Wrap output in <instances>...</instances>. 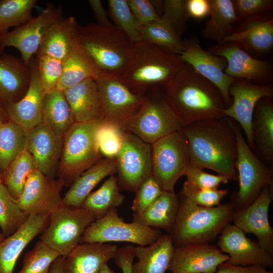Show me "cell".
I'll use <instances>...</instances> for the list:
<instances>
[{
	"label": "cell",
	"instance_id": "obj_1",
	"mask_svg": "<svg viewBox=\"0 0 273 273\" xmlns=\"http://www.w3.org/2000/svg\"><path fill=\"white\" fill-rule=\"evenodd\" d=\"M160 90L183 127L226 117L228 106L219 89L187 63Z\"/></svg>",
	"mask_w": 273,
	"mask_h": 273
},
{
	"label": "cell",
	"instance_id": "obj_2",
	"mask_svg": "<svg viewBox=\"0 0 273 273\" xmlns=\"http://www.w3.org/2000/svg\"><path fill=\"white\" fill-rule=\"evenodd\" d=\"M193 164L237 180V144L234 120L225 117L201 120L182 127Z\"/></svg>",
	"mask_w": 273,
	"mask_h": 273
},
{
	"label": "cell",
	"instance_id": "obj_3",
	"mask_svg": "<svg viewBox=\"0 0 273 273\" xmlns=\"http://www.w3.org/2000/svg\"><path fill=\"white\" fill-rule=\"evenodd\" d=\"M185 65L179 55L141 40L133 44L129 63L117 78L134 93L146 96L161 89Z\"/></svg>",
	"mask_w": 273,
	"mask_h": 273
},
{
	"label": "cell",
	"instance_id": "obj_4",
	"mask_svg": "<svg viewBox=\"0 0 273 273\" xmlns=\"http://www.w3.org/2000/svg\"><path fill=\"white\" fill-rule=\"evenodd\" d=\"M77 33L78 44L101 76L117 78L121 75L129 63L133 47L123 32L115 26L107 28L90 23L78 24Z\"/></svg>",
	"mask_w": 273,
	"mask_h": 273
},
{
	"label": "cell",
	"instance_id": "obj_5",
	"mask_svg": "<svg viewBox=\"0 0 273 273\" xmlns=\"http://www.w3.org/2000/svg\"><path fill=\"white\" fill-rule=\"evenodd\" d=\"M178 198V211L170 234L175 247L210 243L232 220L235 210L232 202L206 207L198 205L179 194Z\"/></svg>",
	"mask_w": 273,
	"mask_h": 273
},
{
	"label": "cell",
	"instance_id": "obj_6",
	"mask_svg": "<svg viewBox=\"0 0 273 273\" xmlns=\"http://www.w3.org/2000/svg\"><path fill=\"white\" fill-rule=\"evenodd\" d=\"M102 121L74 123L63 137L57 176L70 186L83 172L102 159L97 133Z\"/></svg>",
	"mask_w": 273,
	"mask_h": 273
},
{
	"label": "cell",
	"instance_id": "obj_7",
	"mask_svg": "<svg viewBox=\"0 0 273 273\" xmlns=\"http://www.w3.org/2000/svg\"><path fill=\"white\" fill-rule=\"evenodd\" d=\"M151 145L152 175L163 191H174L176 182L193 164L187 138L180 130Z\"/></svg>",
	"mask_w": 273,
	"mask_h": 273
},
{
	"label": "cell",
	"instance_id": "obj_8",
	"mask_svg": "<svg viewBox=\"0 0 273 273\" xmlns=\"http://www.w3.org/2000/svg\"><path fill=\"white\" fill-rule=\"evenodd\" d=\"M182 126L168 104L160 89L146 95L139 111L124 125L122 130L152 144Z\"/></svg>",
	"mask_w": 273,
	"mask_h": 273
},
{
	"label": "cell",
	"instance_id": "obj_9",
	"mask_svg": "<svg viewBox=\"0 0 273 273\" xmlns=\"http://www.w3.org/2000/svg\"><path fill=\"white\" fill-rule=\"evenodd\" d=\"M237 144L236 168L239 189L232 202L235 209L251 204L266 186H273V168L266 165L248 146L240 125L234 120Z\"/></svg>",
	"mask_w": 273,
	"mask_h": 273
},
{
	"label": "cell",
	"instance_id": "obj_10",
	"mask_svg": "<svg viewBox=\"0 0 273 273\" xmlns=\"http://www.w3.org/2000/svg\"><path fill=\"white\" fill-rule=\"evenodd\" d=\"M94 220L88 210L63 204L50 215L49 224L40 240L66 257L80 244L85 231Z\"/></svg>",
	"mask_w": 273,
	"mask_h": 273
},
{
	"label": "cell",
	"instance_id": "obj_11",
	"mask_svg": "<svg viewBox=\"0 0 273 273\" xmlns=\"http://www.w3.org/2000/svg\"><path fill=\"white\" fill-rule=\"evenodd\" d=\"M162 234L161 230L132 221L126 222L119 215L117 208L110 209L87 228L80 243L128 242L138 246L149 245Z\"/></svg>",
	"mask_w": 273,
	"mask_h": 273
},
{
	"label": "cell",
	"instance_id": "obj_12",
	"mask_svg": "<svg viewBox=\"0 0 273 273\" xmlns=\"http://www.w3.org/2000/svg\"><path fill=\"white\" fill-rule=\"evenodd\" d=\"M61 5L47 4L46 8L37 16L0 35V49L4 51L8 47H14L20 53L21 59L27 66L36 55L41 41L52 26L62 18Z\"/></svg>",
	"mask_w": 273,
	"mask_h": 273
},
{
	"label": "cell",
	"instance_id": "obj_13",
	"mask_svg": "<svg viewBox=\"0 0 273 273\" xmlns=\"http://www.w3.org/2000/svg\"><path fill=\"white\" fill-rule=\"evenodd\" d=\"M115 161L120 189L135 192L139 185L152 175L151 145L124 131Z\"/></svg>",
	"mask_w": 273,
	"mask_h": 273
},
{
	"label": "cell",
	"instance_id": "obj_14",
	"mask_svg": "<svg viewBox=\"0 0 273 273\" xmlns=\"http://www.w3.org/2000/svg\"><path fill=\"white\" fill-rule=\"evenodd\" d=\"M96 81L102 102L103 121L122 129L140 109L146 96L134 93L117 77L101 76Z\"/></svg>",
	"mask_w": 273,
	"mask_h": 273
},
{
	"label": "cell",
	"instance_id": "obj_15",
	"mask_svg": "<svg viewBox=\"0 0 273 273\" xmlns=\"http://www.w3.org/2000/svg\"><path fill=\"white\" fill-rule=\"evenodd\" d=\"M232 103L224 111L226 117L235 121L243 130L246 141L253 152L252 120L257 102L262 98H273L272 84H258L236 79L229 88Z\"/></svg>",
	"mask_w": 273,
	"mask_h": 273
},
{
	"label": "cell",
	"instance_id": "obj_16",
	"mask_svg": "<svg viewBox=\"0 0 273 273\" xmlns=\"http://www.w3.org/2000/svg\"><path fill=\"white\" fill-rule=\"evenodd\" d=\"M208 51L226 59L225 73L228 76L258 84H271L273 72L271 62L254 58L236 42L225 41L210 46Z\"/></svg>",
	"mask_w": 273,
	"mask_h": 273
},
{
	"label": "cell",
	"instance_id": "obj_17",
	"mask_svg": "<svg viewBox=\"0 0 273 273\" xmlns=\"http://www.w3.org/2000/svg\"><path fill=\"white\" fill-rule=\"evenodd\" d=\"M64 186L62 179L50 178L36 169L29 175L18 204L28 216L50 215L63 204L60 192Z\"/></svg>",
	"mask_w": 273,
	"mask_h": 273
},
{
	"label": "cell",
	"instance_id": "obj_18",
	"mask_svg": "<svg viewBox=\"0 0 273 273\" xmlns=\"http://www.w3.org/2000/svg\"><path fill=\"white\" fill-rule=\"evenodd\" d=\"M272 200V186H266L249 205L235 209L232 221L245 234L254 235L258 244L273 255V229L268 218Z\"/></svg>",
	"mask_w": 273,
	"mask_h": 273
},
{
	"label": "cell",
	"instance_id": "obj_19",
	"mask_svg": "<svg viewBox=\"0 0 273 273\" xmlns=\"http://www.w3.org/2000/svg\"><path fill=\"white\" fill-rule=\"evenodd\" d=\"M184 43L185 50L180 55L183 61L219 89L229 107L232 103L229 88L236 79L225 73L226 59L204 49L196 36L187 39Z\"/></svg>",
	"mask_w": 273,
	"mask_h": 273
},
{
	"label": "cell",
	"instance_id": "obj_20",
	"mask_svg": "<svg viewBox=\"0 0 273 273\" xmlns=\"http://www.w3.org/2000/svg\"><path fill=\"white\" fill-rule=\"evenodd\" d=\"M218 249L227 254L226 263L235 265H261L273 267V255L263 249L257 242L252 241L240 229L231 223L219 234Z\"/></svg>",
	"mask_w": 273,
	"mask_h": 273
},
{
	"label": "cell",
	"instance_id": "obj_21",
	"mask_svg": "<svg viewBox=\"0 0 273 273\" xmlns=\"http://www.w3.org/2000/svg\"><path fill=\"white\" fill-rule=\"evenodd\" d=\"M229 256L210 243L175 247L168 270L171 273H215Z\"/></svg>",
	"mask_w": 273,
	"mask_h": 273
},
{
	"label": "cell",
	"instance_id": "obj_22",
	"mask_svg": "<svg viewBox=\"0 0 273 273\" xmlns=\"http://www.w3.org/2000/svg\"><path fill=\"white\" fill-rule=\"evenodd\" d=\"M62 149L63 137L43 122L26 130V150L32 156L36 169L50 178L57 175Z\"/></svg>",
	"mask_w": 273,
	"mask_h": 273
},
{
	"label": "cell",
	"instance_id": "obj_23",
	"mask_svg": "<svg viewBox=\"0 0 273 273\" xmlns=\"http://www.w3.org/2000/svg\"><path fill=\"white\" fill-rule=\"evenodd\" d=\"M31 79L25 95L19 101L4 108L10 120L28 130L42 122L41 109L45 94L35 58L29 64Z\"/></svg>",
	"mask_w": 273,
	"mask_h": 273
},
{
	"label": "cell",
	"instance_id": "obj_24",
	"mask_svg": "<svg viewBox=\"0 0 273 273\" xmlns=\"http://www.w3.org/2000/svg\"><path fill=\"white\" fill-rule=\"evenodd\" d=\"M49 219L48 215H30L19 230L0 243V273H13L17 260L24 248L43 232Z\"/></svg>",
	"mask_w": 273,
	"mask_h": 273
},
{
	"label": "cell",
	"instance_id": "obj_25",
	"mask_svg": "<svg viewBox=\"0 0 273 273\" xmlns=\"http://www.w3.org/2000/svg\"><path fill=\"white\" fill-rule=\"evenodd\" d=\"M30 79L29 66L21 59L4 53L0 55V104L4 108L22 98Z\"/></svg>",
	"mask_w": 273,
	"mask_h": 273
},
{
	"label": "cell",
	"instance_id": "obj_26",
	"mask_svg": "<svg viewBox=\"0 0 273 273\" xmlns=\"http://www.w3.org/2000/svg\"><path fill=\"white\" fill-rule=\"evenodd\" d=\"M117 249L108 243H80L65 257L63 273H99L114 258Z\"/></svg>",
	"mask_w": 273,
	"mask_h": 273
},
{
	"label": "cell",
	"instance_id": "obj_27",
	"mask_svg": "<svg viewBox=\"0 0 273 273\" xmlns=\"http://www.w3.org/2000/svg\"><path fill=\"white\" fill-rule=\"evenodd\" d=\"M63 92L71 107L74 123L103 121L102 102L96 80L87 79Z\"/></svg>",
	"mask_w": 273,
	"mask_h": 273
},
{
	"label": "cell",
	"instance_id": "obj_28",
	"mask_svg": "<svg viewBox=\"0 0 273 273\" xmlns=\"http://www.w3.org/2000/svg\"><path fill=\"white\" fill-rule=\"evenodd\" d=\"M253 152L267 166L273 168V102L262 98L257 102L252 120Z\"/></svg>",
	"mask_w": 273,
	"mask_h": 273
},
{
	"label": "cell",
	"instance_id": "obj_29",
	"mask_svg": "<svg viewBox=\"0 0 273 273\" xmlns=\"http://www.w3.org/2000/svg\"><path fill=\"white\" fill-rule=\"evenodd\" d=\"M78 25L72 16L58 20L44 35L36 56L48 55L64 61L78 44Z\"/></svg>",
	"mask_w": 273,
	"mask_h": 273
},
{
	"label": "cell",
	"instance_id": "obj_30",
	"mask_svg": "<svg viewBox=\"0 0 273 273\" xmlns=\"http://www.w3.org/2000/svg\"><path fill=\"white\" fill-rule=\"evenodd\" d=\"M174 248L169 234H162L149 245L134 246V257L138 261L133 262L131 273H165Z\"/></svg>",
	"mask_w": 273,
	"mask_h": 273
},
{
	"label": "cell",
	"instance_id": "obj_31",
	"mask_svg": "<svg viewBox=\"0 0 273 273\" xmlns=\"http://www.w3.org/2000/svg\"><path fill=\"white\" fill-rule=\"evenodd\" d=\"M179 198L174 191H163L161 195L143 211L133 213L132 221L169 234L175 224Z\"/></svg>",
	"mask_w": 273,
	"mask_h": 273
},
{
	"label": "cell",
	"instance_id": "obj_32",
	"mask_svg": "<svg viewBox=\"0 0 273 273\" xmlns=\"http://www.w3.org/2000/svg\"><path fill=\"white\" fill-rule=\"evenodd\" d=\"M116 173L115 158H102L83 172L70 186L63 204L80 207L94 188L107 176Z\"/></svg>",
	"mask_w": 273,
	"mask_h": 273
},
{
	"label": "cell",
	"instance_id": "obj_33",
	"mask_svg": "<svg viewBox=\"0 0 273 273\" xmlns=\"http://www.w3.org/2000/svg\"><path fill=\"white\" fill-rule=\"evenodd\" d=\"M225 41L236 42L247 52L266 54L273 47L272 18L257 20L242 24L240 29L226 38L224 41Z\"/></svg>",
	"mask_w": 273,
	"mask_h": 273
},
{
	"label": "cell",
	"instance_id": "obj_34",
	"mask_svg": "<svg viewBox=\"0 0 273 273\" xmlns=\"http://www.w3.org/2000/svg\"><path fill=\"white\" fill-rule=\"evenodd\" d=\"M41 117L42 122L60 137H63L74 123L71 107L63 90L56 87L45 93Z\"/></svg>",
	"mask_w": 273,
	"mask_h": 273
},
{
	"label": "cell",
	"instance_id": "obj_35",
	"mask_svg": "<svg viewBox=\"0 0 273 273\" xmlns=\"http://www.w3.org/2000/svg\"><path fill=\"white\" fill-rule=\"evenodd\" d=\"M209 18L202 30L203 36L220 43L234 32L237 18L232 0H209Z\"/></svg>",
	"mask_w": 273,
	"mask_h": 273
},
{
	"label": "cell",
	"instance_id": "obj_36",
	"mask_svg": "<svg viewBox=\"0 0 273 273\" xmlns=\"http://www.w3.org/2000/svg\"><path fill=\"white\" fill-rule=\"evenodd\" d=\"M101 75L78 43L63 61L61 77L57 88L64 90L87 79L97 80Z\"/></svg>",
	"mask_w": 273,
	"mask_h": 273
},
{
	"label": "cell",
	"instance_id": "obj_37",
	"mask_svg": "<svg viewBox=\"0 0 273 273\" xmlns=\"http://www.w3.org/2000/svg\"><path fill=\"white\" fill-rule=\"evenodd\" d=\"M120 189L117 176L111 175L87 197L80 207L90 212L95 220L100 219L110 209L117 208L123 203L125 196Z\"/></svg>",
	"mask_w": 273,
	"mask_h": 273
},
{
	"label": "cell",
	"instance_id": "obj_38",
	"mask_svg": "<svg viewBox=\"0 0 273 273\" xmlns=\"http://www.w3.org/2000/svg\"><path fill=\"white\" fill-rule=\"evenodd\" d=\"M35 170L32 156L25 150L1 173L2 183L16 200L21 196L29 175Z\"/></svg>",
	"mask_w": 273,
	"mask_h": 273
},
{
	"label": "cell",
	"instance_id": "obj_39",
	"mask_svg": "<svg viewBox=\"0 0 273 273\" xmlns=\"http://www.w3.org/2000/svg\"><path fill=\"white\" fill-rule=\"evenodd\" d=\"M26 132L10 120L0 125V172L26 150Z\"/></svg>",
	"mask_w": 273,
	"mask_h": 273
},
{
	"label": "cell",
	"instance_id": "obj_40",
	"mask_svg": "<svg viewBox=\"0 0 273 273\" xmlns=\"http://www.w3.org/2000/svg\"><path fill=\"white\" fill-rule=\"evenodd\" d=\"M140 33L141 40L163 48L175 54L180 55L185 50L184 40L161 19L141 26Z\"/></svg>",
	"mask_w": 273,
	"mask_h": 273
},
{
	"label": "cell",
	"instance_id": "obj_41",
	"mask_svg": "<svg viewBox=\"0 0 273 273\" xmlns=\"http://www.w3.org/2000/svg\"><path fill=\"white\" fill-rule=\"evenodd\" d=\"M29 216L20 208L6 186L0 183V229L5 238L15 233Z\"/></svg>",
	"mask_w": 273,
	"mask_h": 273
},
{
	"label": "cell",
	"instance_id": "obj_42",
	"mask_svg": "<svg viewBox=\"0 0 273 273\" xmlns=\"http://www.w3.org/2000/svg\"><path fill=\"white\" fill-rule=\"evenodd\" d=\"M37 0H0V35L18 27L33 16Z\"/></svg>",
	"mask_w": 273,
	"mask_h": 273
},
{
	"label": "cell",
	"instance_id": "obj_43",
	"mask_svg": "<svg viewBox=\"0 0 273 273\" xmlns=\"http://www.w3.org/2000/svg\"><path fill=\"white\" fill-rule=\"evenodd\" d=\"M108 7L114 25L133 44L141 41L140 26L130 9L127 0H109Z\"/></svg>",
	"mask_w": 273,
	"mask_h": 273
},
{
	"label": "cell",
	"instance_id": "obj_44",
	"mask_svg": "<svg viewBox=\"0 0 273 273\" xmlns=\"http://www.w3.org/2000/svg\"><path fill=\"white\" fill-rule=\"evenodd\" d=\"M60 254L40 240L24 256L23 265L18 273H49L53 262Z\"/></svg>",
	"mask_w": 273,
	"mask_h": 273
},
{
	"label": "cell",
	"instance_id": "obj_45",
	"mask_svg": "<svg viewBox=\"0 0 273 273\" xmlns=\"http://www.w3.org/2000/svg\"><path fill=\"white\" fill-rule=\"evenodd\" d=\"M237 20L244 24L255 20L271 18L272 0H233Z\"/></svg>",
	"mask_w": 273,
	"mask_h": 273
},
{
	"label": "cell",
	"instance_id": "obj_46",
	"mask_svg": "<svg viewBox=\"0 0 273 273\" xmlns=\"http://www.w3.org/2000/svg\"><path fill=\"white\" fill-rule=\"evenodd\" d=\"M124 131L119 127L103 121L97 133L99 150L104 158H115L123 142Z\"/></svg>",
	"mask_w": 273,
	"mask_h": 273
},
{
	"label": "cell",
	"instance_id": "obj_47",
	"mask_svg": "<svg viewBox=\"0 0 273 273\" xmlns=\"http://www.w3.org/2000/svg\"><path fill=\"white\" fill-rule=\"evenodd\" d=\"M187 0L163 1L161 20L170 26L181 37L187 29L189 18L187 10Z\"/></svg>",
	"mask_w": 273,
	"mask_h": 273
},
{
	"label": "cell",
	"instance_id": "obj_48",
	"mask_svg": "<svg viewBox=\"0 0 273 273\" xmlns=\"http://www.w3.org/2000/svg\"><path fill=\"white\" fill-rule=\"evenodd\" d=\"M35 59L45 93L56 88L61 77L63 62L48 55L36 56Z\"/></svg>",
	"mask_w": 273,
	"mask_h": 273
},
{
	"label": "cell",
	"instance_id": "obj_49",
	"mask_svg": "<svg viewBox=\"0 0 273 273\" xmlns=\"http://www.w3.org/2000/svg\"><path fill=\"white\" fill-rule=\"evenodd\" d=\"M226 189H198L184 183L179 193L194 203L203 207L219 205L221 200L228 194Z\"/></svg>",
	"mask_w": 273,
	"mask_h": 273
},
{
	"label": "cell",
	"instance_id": "obj_50",
	"mask_svg": "<svg viewBox=\"0 0 273 273\" xmlns=\"http://www.w3.org/2000/svg\"><path fill=\"white\" fill-rule=\"evenodd\" d=\"M163 190L151 175L138 187L131 208L134 213L140 212L149 206L162 193Z\"/></svg>",
	"mask_w": 273,
	"mask_h": 273
},
{
	"label": "cell",
	"instance_id": "obj_51",
	"mask_svg": "<svg viewBox=\"0 0 273 273\" xmlns=\"http://www.w3.org/2000/svg\"><path fill=\"white\" fill-rule=\"evenodd\" d=\"M185 175L187 179L184 183L198 189L218 188L220 184H227L229 180L222 175L207 173L193 164L189 167Z\"/></svg>",
	"mask_w": 273,
	"mask_h": 273
},
{
	"label": "cell",
	"instance_id": "obj_52",
	"mask_svg": "<svg viewBox=\"0 0 273 273\" xmlns=\"http://www.w3.org/2000/svg\"><path fill=\"white\" fill-rule=\"evenodd\" d=\"M127 2L140 27L160 20V16L150 1L127 0Z\"/></svg>",
	"mask_w": 273,
	"mask_h": 273
},
{
	"label": "cell",
	"instance_id": "obj_53",
	"mask_svg": "<svg viewBox=\"0 0 273 273\" xmlns=\"http://www.w3.org/2000/svg\"><path fill=\"white\" fill-rule=\"evenodd\" d=\"M134 248L132 245H128L117 249L114 259L122 273H131V266L135 258Z\"/></svg>",
	"mask_w": 273,
	"mask_h": 273
},
{
	"label": "cell",
	"instance_id": "obj_54",
	"mask_svg": "<svg viewBox=\"0 0 273 273\" xmlns=\"http://www.w3.org/2000/svg\"><path fill=\"white\" fill-rule=\"evenodd\" d=\"M215 273H273L261 265H235L223 262L220 264Z\"/></svg>",
	"mask_w": 273,
	"mask_h": 273
},
{
	"label": "cell",
	"instance_id": "obj_55",
	"mask_svg": "<svg viewBox=\"0 0 273 273\" xmlns=\"http://www.w3.org/2000/svg\"><path fill=\"white\" fill-rule=\"evenodd\" d=\"M186 7L189 18L202 19L210 13L209 0H187Z\"/></svg>",
	"mask_w": 273,
	"mask_h": 273
},
{
	"label": "cell",
	"instance_id": "obj_56",
	"mask_svg": "<svg viewBox=\"0 0 273 273\" xmlns=\"http://www.w3.org/2000/svg\"><path fill=\"white\" fill-rule=\"evenodd\" d=\"M88 3L98 22L97 24L104 27L114 26L110 21L108 15L100 0H89Z\"/></svg>",
	"mask_w": 273,
	"mask_h": 273
},
{
	"label": "cell",
	"instance_id": "obj_57",
	"mask_svg": "<svg viewBox=\"0 0 273 273\" xmlns=\"http://www.w3.org/2000/svg\"><path fill=\"white\" fill-rule=\"evenodd\" d=\"M65 257H58L51 266L49 273H63V266Z\"/></svg>",
	"mask_w": 273,
	"mask_h": 273
},
{
	"label": "cell",
	"instance_id": "obj_58",
	"mask_svg": "<svg viewBox=\"0 0 273 273\" xmlns=\"http://www.w3.org/2000/svg\"><path fill=\"white\" fill-rule=\"evenodd\" d=\"M9 120L7 114L4 107L0 104V125Z\"/></svg>",
	"mask_w": 273,
	"mask_h": 273
},
{
	"label": "cell",
	"instance_id": "obj_59",
	"mask_svg": "<svg viewBox=\"0 0 273 273\" xmlns=\"http://www.w3.org/2000/svg\"><path fill=\"white\" fill-rule=\"evenodd\" d=\"M99 273H116L112 269L108 264L104 265Z\"/></svg>",
	"mask_w": 273,
	"mask_h": 273
},
{
	"label": "cell",
	"instance_id": "obj_60",
	"mask_svg": "<svg viewBox=\"0 0 273 273\" xmlns=\"http://www.w3.org/2000/svg\"><path fill=\"white\" fill-rule=\"evenodd\" d=\"M6 238L3 235L1 231L0 230V243L2 242Z\"/></svg>",
	"mask_w": 273,
	"mask_h": 273
},
{
	"label": "cell",
	"instance_id": "obj_61",
	"mask_svg": "<svg viewBox=\"0 0 273 273\" xmlns=\"http://www.w3.org/2000/svg\"><path fill=\"white\" fill-rule=\"evenodd\" d=\"M4 53V51L0 49V55Z\"/></svg>",
	"mask_w": 273,
	"mask_h": 273
},
{
	"label": "cell",
	"instance_id": "obj_62",
	"mask_svg": "<svg viewBox=\"0 0 273 273\" xmlns=\"http://www.w3.org/2000/svg\"><path fill=\"white\" fill-rule=\"evenodd\" d=\"M0 183H2V179H1V173H0Z\"/></svg>",
	"mask_w": 273,
	"mask_h": 273
}]
</instances>
